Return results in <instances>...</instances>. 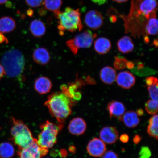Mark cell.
Instances as JSON below:
<instances>
[{
    "label": "cell",
    "mask_w": 158,
    "mask_h": 158,
    "mask_svg": "<svg viewBox=\"0 0 158 158\" xmlns=\"http://www.w3.org/2000/svg\"><path fill=\"white\" fill-rule=\"evenodd\" d=\"M74 102L64 93L59 92L49 96L44 104L51 115L59 123L63 124L72 114V107Z\"/></svg>",
    "instance_id": "1"
},
{
    "label": "cell",
    "mask_w": 158,
    "mask_h": 158,
    "mask_svg": "<svg viewBox=\"0 0 158 158\" xmlns=\"http://www.w3.org/2000/svg\"><path fill=\"white\" fill-rule=\"evenodd\" d=\"M1 64L7 76L12 78H19L24 70L25 59L20 51L11 49L3 54Z\"/></svg>",
    "instance_id": "2"
},
{
    "label": "cell",
    "mask_w": 158,
    "mask_h": 158,
    "mask_svg": "<svg viewBox=\"0 0 158 158\" xmlns=\"http://www.w3.org/2000/svg\"><path fill=\"white\" fill-rule=\"evenodd\" d=\"M54 12L55 17L58 20V27L61 35H64L65 31L74 32L82 30L83 26L78 9L74 10L68 7L64 11L57 10Z\"/></svg>",
    "instance_id": "3"
},
{
    "label": "cell",
    "mask_w": 158,
    "mask_h": 158,
    "mask_svg": "<svg viewBox=\"0 0 158 158\" xmlns=\"http://www.w3.org/2000/svg\"><path fill=\"white\" fill-rule=\"evenodd\" d=\"M13 126L11 130V140L19 149L28 147L35 141L29 128L21 120L13 118Z\"/></svg>",
    "instance_id": "4"
},
{
    "label": "cell",
    "mask_w": 158,
    "mask_h": 158,
    "mask_svg": "<svg viewBox=\"0 0 158 158\" xmlns=\"http://www.w3.org/2000/svg\"><path fill=\"white\" fill-rule=\"evenodd\" d=\"M63 126L62 124H56L48 121L41 124V133L36 139L40 147L47 149L52 147L56 143L57 135Z\"/></svg>",
    "instance_id": "5"
},
{
    "label": "cell",
    "mask_w": 158,
    "mask_h": 158,
    "mask_svg": "<svg viewBox=\"0 0 158 158\" xmlns=\"http://www.w3.org/2000/svg\"><path fill=\"white\" fill-rule=\"evenodd\" d=\"M96 36V35L93 34L90 31H85L67 41L66 45L73 54L76 55L79 49L88 48L91 46L94 39Z\"/></svg>",
    "instance_id": "6"
},
{
    "label": "cell",
    "mask_w": 158,
    "mask_h": 158,
    "mask_svg": "<svg viewBox=\"0 0 158 158\" xmlns=\"http://www.w3.org/2000/svg\"><path fill=\"white\" fill-rule=\"evenodd\" d=\"M157 6V0H131L130 9L148 19L156 13Z\"/></svg>",
    "instance_id": "7"
},
{
    "label": "cell",
    "mask_w": 158,
    "mask_h": 158,
    "mask_svg": "<svg viewBox=\"0 0 158 158\" xmlns=\"http://www.w3.org/2000/svg\"><path fill=\"white\" fill-rule=\"evenodd\" d=\"M48 149L40 147L37 144L36 139L28 147L19 149V158H42L48 153Z\"/></svg>",
    "instance_id": "8"
},
{
    "label": "cell",
    "mask_w": 158,
    "mask_h": 158,
    "mask_svg": "<svg viewBox=\"0 0 158 158\" xmlns=\"http://www.w3.org/2000/svg\"><path fill=\"white\" fill-rule=\"evenodd\" d=\"M89 155L94 157H101L106 150V146L101 139L94 138L89 142L86 148Z\"/></svg>",
    "instance_id": "9"
},
{
    "label": "cell",
    "mask_w": 158,
    "mask_h": 158,
    "mask_svg": "<svg viewBox=\"0 0 158 158\" xmlns=\"http://www.w3.org/2000/svg\"><path fill=\"white\" fill-rule=\"evenodd\" d=\"M103 19L100 13L95 10H92L87 13L85 17V22L91 29L97 30L103 24Z\"/></svg>",
    "instance_id": "10"
},
{
    "label": "cell",
    "mask_w": 158,
    "mask_h": 158,
    "mask_svg": "<svg viewBox=\"0 0 158 158\" xmlns=\"http://www.w3.org/2000/svg\"><path fill=\"white\" fill-rule=\"evenodd\" d=\"M100 137L104 143L111 145L117 141L118 138V133L115 127H105L101 130Z\"/></svg>",
    "instance_id": "11"
},
{
    "label": "cell",
    "mask_w": 158,
    "mask_h": 158,
    "mask_svg": "<svg viewBox=\"0 0 158 158\" xmlns=\"http://www.w3.org/2000/svg\"><path fill=\"white\" fill-rule=\"evenodd\" d=\"M87 125L85 121L81 118H73L69 123L68 130L70 133L73 135H80L85 132Z\"/></svg>",
    "instance_id": "12"
},
{
    "label": "cell",
    "mask_w": 158,
    "mask_h": 158,
    "mask_svg": "<svg viewBox=\"0 0 158 158\" xmlns=\"http://www.w3.org/2000/svg\"><path fill=\"white\" fill-rule=\"evenodd\" d=\"M116 80L118 86L126 89L131 88L135 83V77L127 71L119 73L116 76Z\"/></svg>",
    "instance_id": "13"
},
{
    "label": "cell",
    "mask_w": 158,
    "mask_h": 158,
    "mask_svg": "<svg viewBox=\"0 0 158 158\" xmlns=\"http://www.w3.org/2000/svg\"><path fill=\"white\" fill-rule=\"evenodd\" d=\"M107 110L110 118H118L120 120L125 112V107L121 102L113 100L108 103Z\"/></svg>",
    "instance_id": "14"
},
{
    "label": "cell",
    "mask_w": 158,
    "mask_h": 158,
    "mask_svg": "<svg viewBox=\"0 0 158 158\" xmlns=\"http://www.w3.org/2000/svg\"><path fill=\"white\" fill-rule=\"evenodd\" d=\"M52 87V82L47 77H40L35 81L34 88L39 94H44L48 93Z\"/></svg>",
    "instance_id": "15"
},
{
    "label": "cell",
    "mask_w": 158,
    "mask_h": 158,
    "mask_svg": "<svg viewBox=\"0 0 158 158\" xmlns=\"http://www.w3.org/2000/svg\"><path fill=\"white\" fill-rule=\"evenodd\" d=\"M119 120L123 121L124 125L130 128L137 127L140 122V118L136 112L132 110L124 113Z\"/></svg>",
    "instance_id": "16"
},
{
    "label": "cell",
    "mask_w": 158,
    "mask_h": 158,
    "mask_svg": "<svg viewBox=\"0 0 158 158\" xmlns=\"http://www.w3.org/2000/svg\"><path fill=\"white\" fill-rule=\"evenodd\" d=\"M33 58L37 64L46 65L50 60V54L47 49L43 47H39L35 49L33 52Z\"/></svg>",
    "instance_id": "17"
},
{
    "label": "cell",
    "mask_w": 158,
    "mask_h": 158,
    "mask_svg": "<svg viewBox=\"0 0 158 158\" xmlns=\"http://www.w3.org/2000/svg\"><path fill=\"white\" fill-rule=\"evenodd\" d=\"M116 73L113 68L106 66L102 68L100 72V78L102 81L107 85H111L115 81Z\"/></svg>",
    "instance_id": "18"
},
{
    "label": "cell",
    "mask_w": 158,
    "mask_h": 158,
    "mask_svg": "<svg viewBox=\"0 0 158 158\" xmlns=\"http://www.w3.org/2000/svg\"><path fill=\"white\" fill-rule=\"evenodd\" d=\"M111 48V44L109 40L105 37H100L94 43V48L96 52L100 54L108 53Z\"/></svg>",
    "instance_id": "19"
},
{
    "label": "cell",
    "mask_w": 158,
    "mask_h": 158,
    "mask_svg": "<svg viewBox=\"0 0 158 158\" xmlns=\"http://www.w3.org/2000/svg\"><path fill=\"white\" fill-rule=\"evenodd\" d=\"M158 27V19L156 13L152 15L148 19L145 27V35H157Z\"/></svg>",
    "instance_id": "20"
},
{
    "label": "cell",
    "mask_w": 158,
    "mask_h": 158,
    "mask_svg": "<svg viewBox=\"0 0 158 158\" xmlns=\"http://www.w3.org/2000/svg\"><path fill=\"white\" fill-rule=\"evenodd\" d=\"M46 29L44 23L39 19L34 20L30 25V30L31 34L36 37L43 36L46 32Z\"/></svg>",
    "instance_id": "21"
},
{
    "label": "cell",
    "mask_w": 158,
    "mask_h": 158,
    "mask_svg": "<svg viewBox=\"0 0 158 158\" xmlns=\"http://www.w3.org/2000/svg\"><path fill=\"white\" fill-rule=\"evenodd\" d=\"M117 47L120 52L126 54L133 50L134 45L130 37L125 36L120 39L117 43Z\"/></svg>",
    "instance_id": "22"
},
{
    "label": "cell",
    "mask_w": 158,
    "mask_h": 158,
    "mask_svg": "<svg viewBox=\"0 0 158 158\" xmlns=\"http://www.w3.org/2000/svg\"><path fill=\"white\" fill-rule=\"evenodd\" d=\"M15 22L12 18L4 17L0 19V33H8L15 28Z\"/></svg>",
    "instance_id": "23"
},
{
    "label": "cell",
    "mask_w": 158,
    "mask_h": 158,
    "mask_svg": "<svg viewBox=\"0 0 158 158\" xmlns=\"http://www.w3.org/2000/svg\"><path fill=\"white\" fill-rule=\"evenodd\" d=\"M148 90L152 100L158 101V79L154 77L146 79Z\"/></svg>",
    "instance_id": "24"
},
{
    "label": "cell",
    "mask_w": 158,
    "mask_h": 158,
    "mask_svg": "<svg viewBox=\"0 0 158 158\" xmlns=\"http://www.w3.org/2000/svg\"><path fill=\"white\" fill-rule=\"evenodd\" d=\"M15 154V148L10 142H3L0 144V157L12 158Z\"/></svg>",
    "instance_id": "25"
},
{
    "label": "cell",
    "mask_w": 158,
    "mask_h": 158,
    "mask_svg": "<svg viewBox=\"0 0 158 158\" xmlns=\"http://www.w3.org/2000/svg\"><path fill=\"white\" fill-rule=\"evenodd\" d=\"M158 115L155 114L150 118L147 132L151 137L158 139Z\"/></svg>",
    "instance_id": "26"
},
{
    "label": "cell",
    "mask_w": 158,
    "mask_h": 158,
    "mask_svg": "<svg viewBox=\"0 0 158 158\" xmlns=\"http://www.w3.org/2000/svg\"><path fill=\"white\" fill-rule=\"evenodd\" d=\"M62 4V0H44L43 2L45 8L52 12L59 10Z\"/></svg>",
    "instance_id": "27"
},
{
    "label": "cell",
    "mask_w": 158,
    "mask_h": 158,
    "mask_svg": "<svg viewBox=\"0 0 158 158\" xmlns=\"http://www.w3.org/2000/svg\"><path fill=\"white\" fill-rule=\"evenodd\" d=\"M145 110L151 114H155L158 112V101L152 100H148L145 104Z\"/></svg>",
    "instance_id": "28"
},
{
    "label": "cell",
    "mask_w": 158,
    "mask_h": 158,
    "mask_svg": "<svg viewBox=\"0 0 158 158\" xmlns=\"http://www.w3.org/2000/svg\"><path fill=\"white\" fill-rule=\"evenodd\" d=\"M151 152L149 147L144 146L142 147L139 153V158H149Z\"/></svg>",
    "instance_id": "29"
},
{
    "label": "cell",
    "mask_w": 158,
    "mask_h": 158,
    "mask_svg": "<svg viewBox=\"0 0 158 158\" xmlns=\"http://www.w3.org/2000/svg\"><path fill=\"white\" fill-rule=\"evenodd\" d=\"M43 0H25L27 5L31 7H38L41 5Z\"/></svg>",
    "instance_id": "30"
},
{
    "label": "cell",
    "mask_w": 158,
    "mask_h": 158,
    "mask_svg": "<svg viewBox=\"0 0 158 158\" xmlns=\"http://www.w3.org/2000/svg\"><path fill=\"white\" fill-rule=\"evenodd\" d=\"M102 158H118L117 154L111 151H108L105 152L102 155Z\"/></svg>",
    "instance_id": "31"
},
{
    "label": "cell",
    "mask_w": 158,
    "mask_h": 158,
    "mask_svg": "<svg viewBox=\"0 0 158 158\" xmlns=\"http://www.w3.org/2000/svg\"><path fill=\"white\" fill-rule=\"evenodd\" d=\"M120 141L123 143H127L129 141V136L127 134H122L120 136Z\"/></svg>",
    "instance_id": "32"
},
{
    "label": "cell",
    "mask_w": 158,
    "mask_h": 158,
    "mask_svg": "<svg viewBox=\"0 0 158 158\" xmlns=\"http://www.w3.org/2000/svg\"><path fill=\"white\" fill-rule=\"evenodd\" d=\"M141 140L142 138L141 136L138 135H136L133 138V141L134 144L138 145L141 141Z\"/></svg>",
    "instance_id": "33"
},
{
    "label": "cell",
    "mask_w": 158,
    "mask_h": 158,
    "mask_svg": "<svg viewBox=\"0 0 158 158\" xmlns=\"http://www.w3.org/2000/svg\"><path fill=\"white\" fill-rule=\"evenodd\" d=\"M8 42V41L6 37L3 35V33H0V44H2L4 43H6Z\"/></svg>",
    "instance_id": "34"
},
{
    "label": "cell",
    "mask_w": 158,
    "mask_h": 158,
    "mask_svg": "<svg viewBox=\"0 0 158 158\" xmlns=\"http://www.w3.org/2000/svg\"><path fill=\"white\" fill-rule=\"evenodd\" d=\"M94 3L98 5H102L106 3L108 0H91Z\"/></svg>",
    "instance_id": "35"
},
{
    "label": "cell",
    "mask_w": 158,
    "mask_h": 158,
    "mask_svg": "<svg viewBox=\"0 0 158 158\" xmlns=\"http://www.w3.org/2000/svg\"><path fill=\"white\" fill-rule=\"evenodd\" d=\"M5 74L4 69L3 68L2 65L0 63V80L3 77Z\"/></svg>",
    "instance_id": "36"
},
{
    "label": "cell",
    "mask_w": 158,
    "mask_h": 158,
    "mask_svg": "<svg viewBox=\"0 0 158 158\" xmlns=\"http://www.w3.org/2000/svg\"><path fill=\"white\" fill-rule=\"evenodd\" d=\"M137 115L140 116H143L144 114V110L142 109H139L137 110Z\"/></svg>",
    "instance_id": "37"
},
{
    "label": "cell",
    "mask_w": 158,
    "mask_h": 158,
    "mask_svg": "<svg viewBox=\"0 0 158 158\" xmlns=\"http://www.w3.org/2000/svg\"><path fill=\"white\" fill-rule=\"evenodd\" d=\"M27 13L29 16L32 17L33 15V11L32 9H29L27 11Z\"/></svg>",
    "instance_id": "38"
},
{
    "label": "cell",
    "mask_w": 158,
    "mask_h": 158,
    "mask_svg": "<svg viewBox=\"0 0 158 158\" xmlns=\"http://www.w3.org/2000/svg\"><path fill=\"white\" fill-rule=\"evenodd\" d=\"M70 151L73 153H75L76 152V148L74 147H72L70 148Z\"/></svg>",
    "instance_id": "39"
},
{
    "label": "cell",
    "mask_w": 158,
    "mask_h": 158,
    "mask_svg": "<svg viewBox=\"0 0 158 158\" xmlns=\"http://www.w3.org/2000/svg\"><path fill=\"white\" fill-rule=\"evenodd\" d=\"M113 1L117 2L119 3H121L123 2H127L128 0H113Z\"/></svg>",
    "instance_id": "40"
},
{
    "label": "cell",
    "mask_w": 158,
    "mask_h": 158,
    "mask_svg": "<svg viewBox=\"0 0 158 158\" xmlns=\"http://www.w3.org/2000/svg\"><path fill=\"white\" fill-rule=\"evenodd\" d=\"M44 10L41 9L40 11H39V14L40 15H44V13H45V12H44Z\"/></svg>",
    "instance_id": "41"
},
{
    "label": "cell",
    "mask_w": 158,
    "mask_h": 158,
    "mask_svg": "<svg viewBox=\"0 0 158 158\" xmlns=\"http://www.w3.org/2000/svg\"><path fill=\"white\" fill-rule=\"evenodd\" d=\"M8 0H0V5L3 4L7 1Z\"/></svg>",
    "instance_id": "42"
},
{
    "label": "cell",
    "mask_w": 158,
    "mask_h": 158,
    "mask_svg": "<svg viewBox=\"0 0 158 158\" xmlns=\"http://www.w3.org/2000/svg\"></svg>",
    "instance_id": "43"
},
{
    "label": "cell",
    "mask_w": 158,
    "mask_h": 158,
    "mask_svg": "<svg viewBox=\"0 0 158 158\" xmlns=\"http://www.w3.org/2000/svg\"><path fill=\"white\" fill-rule=\"evenodd\" d=\"M0 158H1V157H0Z\"/></svg>",
    "instance_id": "44"
}]
</instances>
